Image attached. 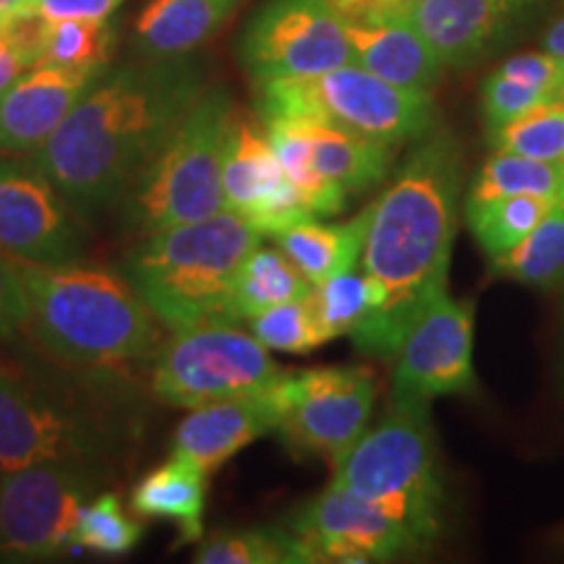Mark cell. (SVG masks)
I'll return each instance as SVG.
<instances>
[{
	"mask_svg": "<svg viewBox=\"0 0 564 564\" xmlns=\"http://www.w3.org/2000/svg\"><path fill=\"white\" fill-rule=\"evenodd\" d=\"M463 175L460 141L434 129L419 139L390 188L371 204L361 270L373 282L377 301L350 335L366 356L392 358L408 329L447 295Z\"/></svg>",
	"mask_w": 564,
	"mask_h": 564,
	"instance_id": "1",
	"label": "cell"
},
{
	"mask_svg": "<svg viewBox=\"0 0 564 564\" xmlns=\"http://www.w3.org/2000/svg\"><path fill=\"white\" fill-rule=\"evenodd\" d=\"M207 89L188 55L108 68L30 160L76 212L118 202Z\"/></svg>",
	"mask_w": 564,
	"mask_h": 564,
	"instance_id": "2",
	"label": "cell"
},
{
	"mask_svg": "<svg viewBox=\"0 0 564 564\" xmlns=\"http://www.w3.org/2000/svg\"><path fill=\"white\" fill-rule=\"evenodd\" d=\"M30 316L24 327L55 361L110 369L147 356L154 316L123 274L82 262L21 264Z\"/></svg>",
	"mask_w": 564,
	"mask_h": 564,
	"instance_id": "3",
	"label": "cell"
},
{
	"mask_svg": "<svg viewBox=\"0 0 564 564\" xmlns=\"http://www.w3.org/2000/svg\"><path fill=\"white\" fill-rule=\"evenodd\" d=\"M262 243L236 212L147 232L126 253L121 274L154 319L171 333L209 322H232L230 299L243 259Z\"/></svg>",
	"mask_w": 564,
	"mask_h": 564,
	"instance_id": "4",
	"label": "cell"
},
{
	"mask_svg": "<svg viewBox=\"0 0 564 564\" xmlns=\"http://www.w3.org/2000/svg\"><path fill=\"white\" fill-rule=\"evenodd\" d=\"M232 118L236 102L225 87H207L196 97L118 199L126 228L147 236L225 209L223 158Z\"/></svg>",
	"mask_w": 564,
	"mask_h": 564,
	"instance_id": "5",
	"label": "cell"
},
{
	"mask_svg": "<svg viewBox=\"0 0 564 564\" xmlns=\"http://www.w3.org/2000/svg\"><path fill=\"white\" fill-rule=\"evenodd\" d=\"M432 403L390 400L377 426H369L337 460L333 484L371 499L403 523L419 546H434L442 531V478L436 463Z\"/></svg>",
	"mask_w": 564,
	"mask_h": 564,
	"instance_id": "6",
	"label": "cell"
},
{
	"mask_svg": "<svg viewBox=\"0 0 564 564\" xmlns=\"http://www.w3.org/2000/svg\"><path fill=\"white\" fill-rule=\"evenodd\" d=\"M259 118H306L403 147L434 131L436 108L429 91H411L361 66H340L301 79L257 84Z\"/></svg>",
	"mask_w": 564,
	"mask_h": 564,
	"instance_id": "7",
	"label": "cell"
},
{
	"mask_svg": "<svg viewBox=\"0 0 564 564\" xmlns=\"http://www.w3.org/2000/svg\"><path fill=\"white\" fill-rule=\"evenodd\" d=\"M282 373L257 335L236 322H209L178 329L162 345L152 369V392L165 405L199 408L262 392Z\"/></svg>",
	"mask_w": 564,
	"mask_h": 564,
	"instance_id": "8",
	"label": "cell"
},
{
	"mask_svg": "<svg viewBox=\"0 0 564 564\" xmlns=\"http://www.w3.org/2000/svg\"><path fill=\"white\" fill-rule=\"evenodd\" d=\"M95 465L32 463L0 470V556L40 562L68 552L82 507L95 497Z\"/></svg>",
	"mask_w": 564,
	"mask_h": 564,
	"instance_id": "9",
	"label": "cell"
},
{
	"mask_svg": "<svg viewBox=\"0 0 564 564\" xmlns=\"http://www.w3.org/2000/svg\"><path fill=\"white\" fill-rule=\"evenodd\" d=\"M280 440L291 453L337 463L369 429L377 379L358 366L285 371L278 382Z\"/></svg>",
	"mask_w": 564,
	"mask_h": 564,
	"instance_id": "10",
	"label": "cell"
},
{
	"mask_svg": "<svg viewBox=\"0 0 564 564\" xmlns=\"http://www.w3.org/2000/svg\"><path fill=\"white\" fill-rule=\"evenodd\" d=\"M238 55L257 84L356 66L345 21L324 0H267L246 26Z\"/></svg>",
	"mask_w": 564,
	"mask_h": 564,
	"instance_id": "11",
	"label": "cell"
},
{
	"mask_svg": "<svg viewBox=\"0 0 564 564\" xmlns=\"http://www.w3.org/2000/svg\"><path fill=\"white\" fill-rule=\"evenodd\" d=\"M105 447L108 429L95 415L0 371V470L32 463L97 465Z\"/></svg>",
	"mask_w": 564,
	"mask_h": 564,
	"instance_id": "12",
	"label": "cell"
},
{
	"mask_svg": "<svg viewBox=\"0 0 564 564\" xmlns=\"http://www.w3.org/2000/svg\"><path fill=\"white\" fill-rule=\"evenodd\" d=\"M303 562H394L423 549L394 514L371 499L329 484L288 520Z\"/></svg>",
	"mask_w": 564,
	"mask_h": 564,
	"instance_id": "13",
	"label": "cell"
},
{
	"mask_svg": "<svg viewBox=\"0 0 564 564\" xmlns=\"http://www.w3.org/2000/svg\"><path fill=\"white\" fill-rule=\"evenodd\" d=\"M84 232L55 183L32 160L0 158V251L19 264H68L84 253Z\"/></svg>",
	"mask_w": 564,
	"mask_h": 564,
	"instance_id": "14",
	"label": "cell"
},
{
	"mask_svg": "<svg viewBox=\"0 0 564 564\" xmlns=\"http://www.w3.org/2000/svg\"><path fill=\"white\" fill-rule=\"evenodd\" d=\"M476 303L444 295L408 329L394 352L390 400L432 403L447 394H476L474 371Z\"/></svg>",
	"mask_w": 564,
	"mask_h": 564,
	"instance_id": "15",
	"label": "cell"
},
{
	"mask_svg": "<svg viewBox=\"0 0 564 564\" xmlns=\"http://www.w3.org/2000/svg\"><path fill=\"white\" fill-rule=\"evenodd\" d=\"M223 196L225 209L243 217L262 238H278L295 223L314 217L282 171L264 126L238 110L225 144Z\"/></svg>",
	"mask_w": 564,
	"mask_h": 564,
	"instance_id": "16",
	"label": "cell"
},
{
	"mask_svg": "<svg viewBox=\"0 0 564 564\" xmlns=\"http://www.w3.org/2000/svg\"><path fill=\"white\" fill-rule=\"evenodd\" d=\"M554 0H419L405 13L447 68H470L520 37Z\"/></svg>",
	"mask_w": 564,
	"mask_h": 564,
	"instance_id": "17",
	"label": "cell"
},
{
	"mask_svg": "<svg viewBox=\"0 0 564 564\" xmlns=\"http://www.w3.org/2000/svg\"><path fill=\"white\" fill-rule=\"evenodd\" d=\"M105 70L108 66L70 68L47 63L26 68L0 95V154L37 152Z\"/></svg>",
	"mask_w": 564,
	"mask_h": 564,
	"instance_id": "18",
	"label": "cell"
},
{
	"mask_svg": "<svg viewBox=\"0 0 564 564\" xmlns=\"http://www.w3.org/2000/svg\"><path fill=\"white\" fill-rule=\"evenodd\" d=\"M278 382L262 392L192 408L173 436V455L212 476L243 447L278 432L282 419Z\"/></svg>",
	"mask_w": 564,
	"mask_h": 564,
	"instance_id": "19",
	"label": "cell"
},
{
	"mask_svg": "<svg viewBox=\"0 0 564 564\" xmlns=\"http://www.w3.org/2000/svg\"><path fill=\"white\" fill-rule=\"evenodd\" d=\"M345 34H348L356 66L371 70L373 76L394 87L432 95L447 68L408 13L348 19Z\"/></svg>",
	"mask_w": 564,
	"mask_h": 564,
	"instance_id": "20",
	"label": "cell"
},
{
	"mask_svg": "<svg viewBox=\"0 0 564 564\" xmlns=\"http://www.w3.org/2000/svg\"><path fill=\"white\" fill-rule=\"evenodd\" d=\"M241 0H150L133 24V47L144 58L188 55L215 37Z\"/></svg>",
	"mask_w": 564,
	"mask_h": 564,
	"instance_id": "21",
	"label": "cell"
},
{
	"mask_svg": "<svg viewBox=\"0 0 564 564\" xmlns=\"http://www.w3.org/2000/svg\"><path fill=\"white\" fill-rule=\"evenodd\" d=\"M293 121L301 126L316 173L340 186L348 196L369 192L390 175L398 147L329 123L306 121V118H293Z\"/></svg>",
	"mask_w": 564,
	"mask_h": 564,
	"instance_id": "22",
	"label": "cell"
},
{
	"mask_svg": "<svg viewBox=\"0 0 564 564\" xmlns=\"http://www.w3.org/2000/svg\"><path fill=\"white\" fill-rule=\"evenodd\" d=\"M371 204L348 223H324L322 217L295 223L274 241L312 285H322L335 274L361 264V251L369 230Z\"/></svg>",
	"mask_w": 564,
	"mask_h": 564,
	"instance_id": "23",
	"label": "cell"
},
{
	"mask_svg": "<svg viewBox=\"0 0 564 564\" xmlns=\"http://www.w3.org/2000/svg\"><path fill=\"white\" fill-rule=\"evenodd\" d=\"M207 478L196 465L173 455L133 486L131 510L139 518L171 520L178 525V544H192L204 533Z\"/></svg>",
	"mask_w": 564,
	"mask_h": 564,
	"instance_id": "24",
	"label": "cell"
},
{
	"mask_svg": "<svg viewBox=\"0 0 564 564\" xmlns=\"http://www.w3.org/2000/svg\"><path fill=\"white\" fill-rule=\"evenodd\" d=\"M312 282L303 278V272L282 249H264L262 243L243 259L241 270L236 274L230 299V319L249 322L267 308L280 306L285 301L303 299L312 293Z\"/></svg>",
	"mask_w": 564,
	"mask_h": 564,
	"instance_id": "25",
	"label": "cell"
},
{
	"mask_svg": "<svg viewBox=\"0 0 564 564\" xmlns=\"http://www.w3.org/2000/svg\"><path fill=\"white\" fill-rule=\"evenodd\" d=\"M507 196H549L564 199V167L562 162L523 158L512 152H494L478 167L465 194V212L484 204L507 199Z\"/></svg>",
	"mask_w": 564,
	"mask_h": 564,
	"instance_id": "26",
	"label": "cell"
},
{
	"mask_svg": "<svg viewBox=\"0 0 564 564\" xmlns=\"http://www.w3.org/2000/svg\"><path fill=\"white\" fill-rule=\"evenodd\" d=\"M494 278H507L520 285L554 291L564 282V199L510 251L489 257Z\"/></svg>",
	"mask_w": 564,
	"mask_h": 564,
	"instance_id": "27",
	"label": "cell"
},
{
	"mask_svg": "<svg viewBox=\"0 0 564 564\" xmlns=\"http://www.w3.org/2000/svg\"><path fill=\"white\" fill-rule=\"evenodd\" d=\"M262 126L267 137H270V144L274 154H278L282 171H285L293 186L299 188L308 212L314 217H333L337 212H343L345 204H348V194L316 173L312 158H308V147L306 139H303L301 126L293 118L280 116L262 118Z\"/></svg>",
	"mask_w": 564,
	"mask_h": 564,
	"instance_id": "28",
	"label": "cell"
},
{
	"mask_svg": "<svg viewBox=\"0 0 564 564\" xmlns=\"http://www.w3.org/2000/svg\"><path fill=\"white\" fill-rule=\"evenodd\" d=\"M116 26L108 19H45L40 34L37 63L70 68L108 66L112 53H116Z\"/></svg>",
	"mask_w": 564,
	"mask_h": 564,
	"instance_id": "29",
	"label": "cell"
},
{
	"mask_svg": "<svg viewBox=\"0 0 564 564\" xmlns=\"http://www.w3.org/2000/svg\"><path fill=\"white\" fill-rule=\"evenodd\" d=\"M560 199L549 196H507L465 212L470 232L489 257L510 251L546 217V212Z\"/></svg>",
	"mask_w": 564,
	"mask_h": 564,
	"instance_id": "30",
	"label": "cell"
},
{
	"mask_svg": "<svg viewBox=\"0 0 564 564\" xmlns=\"http://www.w3.org/2000/svg\"><path fill=\"white\" fill-rule=\"evenodd\" d=\"M194 562L199 564H306L288 528H243L220 531L202 541Z\"/></svg>",
	"mask_w": 564,
	"mask_h": 564,
	"instance_id": "31",
	"label": "cell"
},
{
	"mask_svg": "<svg viewBox=\"0 0 564 564\" xmlns=\"http://www.w3.org/2000/svg\"><path fill=\"white\" fill-rule=\"evenodd\" d=\"M312 299L316 322L324 340H335V337L352 335L371 314L373 301H377V291L369 274L361 270V264L352 267L348 272L335 274L322 285H314Z\"/></svg>",
	"mask_w": 564,
	"mask_h": 564,
	"instance_id": "32",
	"label": "cell"
},
{
	"mask_svg": "<svg viewBox=\"0 0 564 564\" xmlns=\"http://www.w3.org/2000/svg\"><path fill=\"white\" fill-rule=\"evenodd\" d=\"M141 533L144 528L123 510L116 494H97L82 507L79 518H76L68 552L121 556L139 544Z\"/></svg>",
	"mask_w": 564,
	"mask_h": 564,
	"instance_id": "33",
	"label": "cell"
},
{
	"mask_svg": "<svg viewBox=\"0 0 564 564\" xmlns=\"http://www.w3.org/2000/svg\"><path fill=\"white\" fill-rule=\"evenodd\" d=\"M494 152H512L523 158L562 162L564 160V100H552L523 112L514 121L486 131Z\"/></svg>",
	"mask_w": 564,
	"mask_h": 564,
	"instance_id": "34",
	"label": "cell"
},
{
	"mask_svg": "<svg viewBox=\"0 0 564 564\" xmlns=\"http://www.w3.org/2000/svg\"><path fill=\"white\" fill-rule=\"evenodd\" d=\"M249 324L251 333L257 335V340L262 343L267 350L312 352L327 343L319 329V322H316L312 299H308V295L267 308V312L249 319Z\"/></svg>",
	"mask_w": 564,
	"mask_h": 564,
	"instance_id": "35",
	"label": "cell"
},
{
	"mask_svg": "<svg viewBox=\"0 0 564 564\" xmlns=\"http://www.w3.org/2000/svg\"><path fill=\"white\" fill-rule=\"evenodd\" d=\"M552 102V97L539 87L514 79L502 68L491 70L481 84V116L486 131L499 129V126L514 121L523 112L539 108V105Z\"/></svg>",
	"mask_w": 564,
	"mask_h": 564,
	"instance_id": "36",
	"label": "cell"
},
{
	"mask_svg": "<svg viewBox=\"0 0 564 564\" xmlns=\"http://www.w3.org/2000/svg\"><path fill=\"white\" fill-rule=\"evenodd\" d=\"M30 316V301H26L21 264L9 253L0 251V340L19 333Z\"/></svg>",
	"mask_w": 564,
	"mask_h": 564,
	"instance_id": "37",
	"label": "cell"
},
{
	"mask_svg": "<svg viewBox=\"0 0 564 564\" xmlns=\"http://www.w3.org/2000/svg\"><path fill=\"white\" fill-rule=\"evenodd\" d=\"M123 0H26L24 13H34L47 21L58 19H110Z\"/></svg>",
	"mask_w": 564,
	"mask_h": 564,
	"instance_id": "38",
	"label": "cell"
},
{
	"mask_svg": "<svg viewBox=\"0 0 564 564\" xmlns=\"http://www.w3.org/2000/svg\"><path fill=\"white\" fill-rule=\"evenodd\" d=\"M32 66L34 63L30 58V53L24 51V45L13 37L9 26L0 24V95H3V91Z\"/></svg>",
	"mask_w": 564,
	"mask_h": 564,
	"instance_id": "39",
	"label": "cell"
},
{
	"mask_svg": "<svg viewBox=\"0 0 564 564\" xmlns=\"http://www.w3.org/2000/svg\"><path fill=\"white\" fill-rule=\"evenodd\" d=\"M329 9L348 19H369V17H387V13H405L419 0H324Z\"/></svg>",
	"mask_w": 564,
	"mask_h": 564,
	"instance_id": "40",
	"label": "cell"
},
{
	"mask_svg": "<svg viewBox=\"0 0 564 564\" xmlns=\"http://www.w3.org/2000/svg\"><path fill=\"white\" fill-rule=\"evenodd\" d=\"M544 51L564 58V17H560L544 34Z\"/></svg>",
	"mask_w": 564,
	"mask_h": 564,
	"instance_id": "41",
	"label": "cell"
},
{
	"mask_svg": "<svg viewBox=\"0 0 564 564\" xmlns=\"http://www.w3.org/2000/svg\"><path fill=\"white\" fill-rule=\"evenodd\" d=\"M24 3L26 0H0V21L6 17H13V13H19L24 9Z\"/></svg>",
	"mask_w": 564,
	"mask_h": 564,
	"instance_id": "42",
	"label": "cell"
},
{
	"mask_svg": "<svg viewBox=\"0 0 564 564\" xmlns=\"http://www.w3.org/2000/svg\"><path fill=\"white\" fill-rule=\"evenodd\" d=\"M560 100H564V82H562V89H560Z\"/></svg>",
	"mask_w": 564,
	"mask_h": 564,
	"instance_id": "43",
	"label": "cell"
},
{
	"mask_svg": "<svg viewBox=\"0 0 564 564\" xmlns=\"http://www.w3.org/2000/svg\"><path fill=\"white\" fill-rule=\"evenodd\" d=\"M562 167H564V160H562Z\"/></svg>",
	"mask_w": 564,
	"mask_h": 564,
	"instance_id": "44",
	"label": "cell"
}]
</instances>
